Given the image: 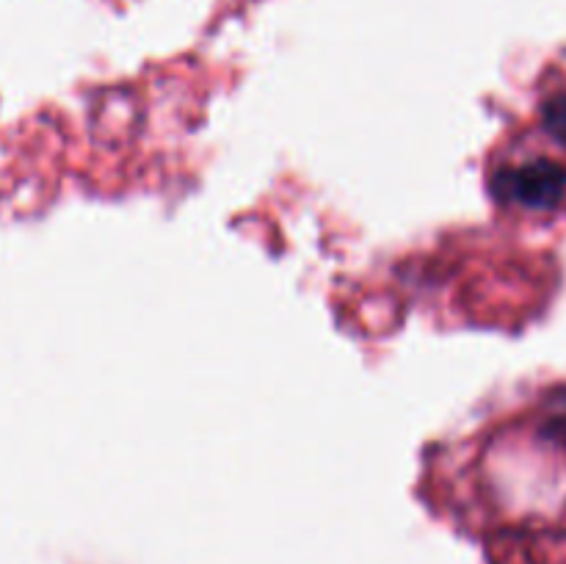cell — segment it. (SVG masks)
Here are the masks:
<instances>
[{
	"instance_id": "6da1fadb",
	"label": "cell",
	"mask_w": 566,
	"mask_h": 564,
	"mask_svg": "<svg viewBox=\"0 0 566 564\" xmlns=\"http://www.w3.org/2000/svg\"><path fill=\"white\" fill-rule=\"evenodd\" d=\"M492 191L509 208L558 210L566 202V164L551 153H523L497 166Z\"/></svg>"
}]
</instances>
